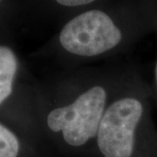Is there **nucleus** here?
I'll return each instance as SVG.
<instances>
[{"label": "nucleus", "mask_w": 157, "mask_h": 157, "mask_svg": "<svg viewBox=\"0 0 157 157\" xmlns=\"http://www.w3.org/2000/svg\"><path fill=\"white\" fill-rule=\"evenodd\" d=\"M107 94L96 86L78 96L72 104L51 111L47 117L49 128L62 132L64 140L72 147H81L97 135L105 112Z\"/></svg>", "instance_id": "nucleus-1"}, {"label": "nucleus", "mask_w": 157, "mask_h": 157, "mask_svg": "<svg viewBox=\"0 0 157 157\" xmlns=\"http://www.w3.org/2000/svg\"><path fill=\"white\" fill-rule=\"evenodd\" d=\"M145 108L133 97L114 101L106 109L97 133V144L104 157H132L135 132Z\"/></svg>", "instance_id": "nucleus-2"}, {"label": "nucleus", "mask_w": 157, "mask_h": 157, "mask_svg": "<svg viewBox=\"0 0 157 157\" xmlns=\"http://www.w3.org/2000/svg\"><path fill=\"white\" fill-rule=\"evenodd\" d=\"M121 33L109 16L98 10L86 11L63 27L59 41L66 50L78 56L92 57L114 48Z\"/></svg>", "instance_id": "nucleus-3"}, {"label": "nucleus", "mask_w": 157, "mask_h": 157, "mask_svg": "<svg viewBox=\"0 0 157 157\" xmlns=\"http://www.w3.org/2000/svg\"><path fill=\"white\" fill-rule=\"evenodd\" d=\"M17 66L13 52L6 46H0V104L11 95Z\"/></svg>", "instance_id": "nucleus-4"}, {"label": "nucleus", "mask_w": 157, "mask_h": 157, "mask_svg": "<svg viewBox=\"0 0 157 157\" xmlns=\"http://www.w3.org/2000/svg\"><path fill=\"white\" fill-rule=\"evenodd\" d=\"M19 142L15 135L0 124V157H17Z\"/></svg>", "instance_id": "nucleus-5"}, {"label": "nucleus", "mask_w": 157, "mask_h": 157, "mask_svg": "<svg viewBox=\"0 0 157 157\" xmlns=\"http://www.w3.org/2000/svg\"><path fill=\"white\" fill-rule=\"evenodd\" d=\"M59 4L65 6H79L87 5L94 0H56Z\"/></svg>", "instance_id": "nucleus-6"}, {"label": "nucleus", "mask_w": 157, "mask_h": 157, "mask_svg": "<svg viewBox=\"0 0 157 157\" xmlns=\"http://www.w3.org/2000/svg\"><path fill=\"white\" fill-rule=\"evenodd\" d=\"M155 79H156V83H157V64H156V67H155Z\"/></svg>", "instance_id": "nucleus-7"}]
</instances>
